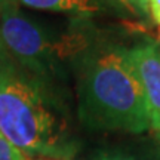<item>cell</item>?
I'll return each instance as SVG.
<instances>
[{"mask_svg":"<svg viewBox=\"0 0 160 160\" xmlns=\"http://www.w3.org/2000/svg\"><path fill=\"white\" fill-rule=\"evenodd\" d=\"M132 65L141 83L150 116L151 128L160 135V48L153 40H144L128 49Z\"/></svg>","mask_w":160,"mask_h":160,"instance_id":"cell-4","label":"cell"},{"mask_svg":"<svg viewBox=\"0 0 160 160\" xmlns=\"http://www.w3.org/2000/svg\"><path fill=\"white\" fill-rule=\"evenodd\" d=\"M148 13L153 21L160 25V0H148Z\"/></svg>","mask_w":160,"mask_h":160,"instance_id":"cell-8","label":"cell"},{"mask_svg":"<svg viewBox=\"0 0 160 160\" xmlns=\"http://www.w3.org/2000/svg\"><path fill=\"white\" fill-rule=\"evenodd\" d=\"M0 160H30L21 150L0 133Z\"/></svg>","mask_w":160,"mask_h":160,"instance_id":"cell-7","label":"cell"},{"mask_svg":"<svg viewBox=\"0 0 160 160\" xmlns=\"http://www.w3.org/2000/svg\"><path fill=\"white\" fill-rule=\"evenodd\" d=\"M77 113L95 131L142 133L153 129L148 104L129 51L108 40H91L74 58Z\"/></svg>","mask_w":160,"mask_h":160,"instance_id":"cell-2","label":"cell"},{"mask_svg":"<svg viewBox=\"0 0 160 160\" xmlns=\"http://www.w3.org/2000/svg\"><path fill=\"white\" fill-rule=\"evenodd\" d=\"M12 5H18V0H0V15L3 13L5 9H8Z\"/></svg>","mask_w":160,"mask_h":160,"instance_id":"cell-10","label":"cell"},{"mask_svg":"<svg viewBox=\"0 0 160 160\" xmlns=\"http://www.w3.org/2000/svg\"><path fill=\"white\" fill-rule=\"evenodd\" d=\"M39 160H40V159H39Z\"/></svg>","mask_w":160,"mask_h":160,"instance_id":"cell-13","label":"cell"},{"mask_svg":"<svg viewBox=\"0 0 160 160\" xmlns=\"http://www.w3.org/2000/svg\"><path fill=\"white\" fill-rule=\"evenodd\" d=\"M126 5H131L135 11L148 13V0H125Z\"/></svg>","mask_w":160,"mask_h":160,"instance_id":"cell-9","label":"cell"},{"mask_svg":"<svg viewBox=\"0 0 160 160\" xmlns=\"http://www.w3.org/2000/svg\"><path fill=\"white\" fill-rule=\"evenodd\" d=\"M159 48H160V43H159Z\"/></svg>","mask_w":160,"mask_h":160,"instance_id":"cell-11","label":"cell"},{"mask_svg":"<svg viewBox=\"0 0 160 160\" xmlns=\"http://www.w3.org/2000/svg\"><path fill=\"white\" fill-rule=\"evenodd\" d=\"M36 160H39V159H36Z\"/></svg>","mask_w":160,"mask_h":160,"instance_id":"cell-12","label":"cell"},{"mask_svg":"<svg viewBox=\"0 0 160 160\" xmlns=\"http://www.w3.org/2000/svg\"><path fill=\"white\" fill-rule=\"evenodd\" d=\"M0 133L27 157L68 160L77 151L53 80L25 68L2 43Z\"/></svg>","mask_w":160,"mask_h":160,"instance_id":"cell-1","label":"cell"},{"mask_svg":"<svg viewBox=\"0 0 160 160\" xmlns=\"http://www.w3.org/2000/svg\"><path fill=\"white\" fill-rule=\"evenodd\" d=\"M18 3L39 11L89 18L111 9L114 11L119 6V0H18Z\"/></svg>","mask_w":160,"mask_h":160,"instance_id":"cell-5","label":"cell"},{"mask_svg":"<svg viewBox=\"0 0 160 160\" xmlns=\"http://www.w3.org/2000/svg\"><path fill=\"white\" fill-rule=\"evenodd\" d=\"M97 160H160V142L147 148H113L102 151Z\"/></svg>","mask_w":160,"mask_h":160,"instance_id":"cell-6","label":"cell"},{"mask_svg":"<svg viewBox=\"0 0 160 160\" xmlns=\"http://www.w3.org/2000/svg\"><path fill=\"white\" fill-rule=\"evenodd\" d=\"M83 33L55 36L30 19L12 5L0 15V43L25 68L36 74L55 79L64 73V62L74 58L89 45Z\"/></svg>","mask_w":160,"mask_h":160,"instance_id":"cell-3","label":"cell"}]
</instances>
